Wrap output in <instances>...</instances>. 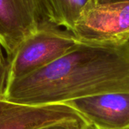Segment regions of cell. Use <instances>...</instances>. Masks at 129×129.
Masks as SVG:
<instances>
[{
  "mask_svg": "<svg viewBox=\"0 0 129 129\" xmlns=\"http://www.w3.org/2000/svg\"><path fill=\"white\" fill-rule=\"evenodd\" d=\"M89 1L36 0L39 27H64L65 29L72 32L82 11Z\"/></svg>",
  "mask_w": 129,
  "mask_h": 129,
  "instance_id": "52a82bcc",
  "label": "cell"
},
{
  "mask_svg": "<svg viewBox=\"0 0 129 129\" xmlns=\"http://www.w3.org/2000/svg\"><path fill=\"white\" fill-rule=\"evenodd\" d=\"M2 47L0 45V72H2V68H3V66L5 64V58L3 56V54H2Z\"/></svg>",
  "mask_w": 129,
  "mask_h": 129,
  "instance_id": "30bf717a",
  "label": "cell"
},
{
  "mask_svg": "<svg viewBox=\"0 0 129 129\" xmlns=\"http://www.w3.org/2000/svg\"><path fill=\"white\" fill-rule=\"evenodd\" d=\"M39 27L36 0H0V45L7 57Z\"/></svg>",
  "mask_w": 129,
  "mask_h": 129,
  "instance_id": "8992f818",
  "label": "cell"
},
{
  "mask_svg": "<svg viewBox=\"0 0 129 129\" xmlns=\"http://www.w3.org/2000/svg\"><path fill=\"white\" fill-rule=\"evenodd\" d=\"M86 124H77V123H62L56 124L39 129H83Z\"/></svg>",
  "mask_w": 129,
  "mask_h": 129,
  "instance_id": "ba28073f",
  "label": "cell"
},
{
  "mask_svg": "<svg viewBox=\"0 0 129 129\" xmlns=\"http://www.w3.org/2000/svg\"><path fill=\"white\" fill-rule=\"evenodd\" d=\"M79 42L123 45L129 42V2L100 4L90 0L72 31Z\"/></svg>",
  "mask_w": 129,
  "mask_h": 129,
  "instance_id": "3957f363",
  "label": "cell"
},
{
  "mask_svg": "<svg viewBox=\"0 0 129 129\" xmlns=\"http://www.w3.org/2000/svg\"><path fill=\"white\" fill-rule=\"evenodd\" d=\"M103 129H129V92H109L64 103Z\"/></svg>",
  "mask_w": 129,
  "mask_h": 129,
  "instance_id": "5b68a950",
  "label": "cell"
},
{
  "mask_svg": "<svg viewBox=\"0 0 129 129\" xmlns=\"http://www.w3.org/2000/svg\"><path fill=\"white\" fill-rule=\"evenodd\" d=\"M79 43L72 32L44 26L27 37L7 57L2 70V86L23 78L58 59Z\"/></svg>",
  "mask_w": 129,
  "mask_h": 129,
  "instance_id": "7a4b0ae2",
  "label": "cell"
},
{
  "mask_svg": "<svg viewBox=\"0 0 129 129\" xmlns=\"http://www.w3.org/2000/svg\"><path fill=\"white\" fill-rule=\"evenodd\" d=\"M97 3L105 4V3H111V2H129V0H94Z\"/></svg>",
  "mask_w": 129,
  "mask_h": 129,
  "instance_id": "9c48e42d",
  "label": "cell"
},
{
  "mask_svg": "<svg viewBox=\"0 0 129 129\" xmlns=\"http://www.w3.org/2000/svg\"><path fill=\"white\" fill-rule=\"evenodd\" d=\"M83 129H103L101 128H100V127H98V126H96V125H93V124H91V123H88L84 128Z\"/></svg>",
  "mask_w": 129,
  "mask_h": 129,
  "instance_id": "8fae6325",
  "label": "cell"
},
{
  "mask_svg": "<svg viewBox=\"0 0 129 129\" xmlns=\"http://www.w3.org/2000/svg\"><path fill=\"white\" fill-rule=\"evenodd\" d=\"M109 92H129V42H79L47 66L3 85L0 98L40 106Z\"/></svg>",
  "mask_w": 129,
  "mask_h": 129,
  "instance_id": "6da1fadb",
  "label": "cell"
},
{
  "mask_svg": "<svg viewBox=\"0 0 129 129\" xmlns=\"http://www.w3.org/2000/svg\"><path fill=\"white\" fill-rule=\"evenodd\" d=\"M62 123L89 122L65 104L34 106L0 98V129H39Z\"/></svg>",
  "mask_w": 129,
  "mask_h": 129,
  "instance_id": "277c9868",
  "label": "cell"
}]
</instances>
